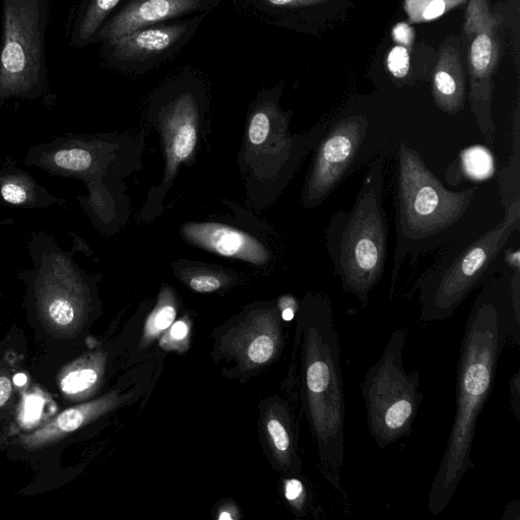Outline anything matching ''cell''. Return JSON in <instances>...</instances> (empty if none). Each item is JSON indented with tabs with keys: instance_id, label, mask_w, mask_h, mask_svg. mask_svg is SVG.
<instances>
[{
	"instance_id": "25",
	"label": "cell",
	"mask_w": 520,
	"mask_h": 520,
	"mask_svg": "<svg viewBox=\"0 0 520 520\" xmlns=\"http://www.w3.org/2000/svg\"><path fill=\"white\" fill-rule=\"evenodd\" d=\"M268 430L278 451L287 453L291 448V437L284 424L272 419L268 424Z\"/></svg>"
},
{
	"instance_id": "36",
	"label": "cell",
	"mask_w": 520,
	"mask_h": 520,
	"mask_svg": "<svg viewBox=\"0 0 520 520\" xmlns=\"http://www.w3.org/2000/svg\"><path fill=\"white\" fill-rule=\"evenodd\" d=\"M219 519L220 520H223V519L224 520H226V519L230 520V519H232V516L229 513H227V512H222L221 515L219 516Z\"/></svg>"
},
{
	"instance_id": "16",
	"label": "cell",
	"mask_w": 520,
	"mask_h": 520,
	"mask_svg": "<svg viewBox=\"0 0 520 520\" xmlns=\"http://www.w3.org/2000/svg\"><path fill=\"white\" fill-rule=\"evenodd\" d=\"M501 198L504 208L520 202V129L516 117L512 130L511 157L505 168L497 172Z\"/></svg>"
},
{
	"instance_id": "6",
	"label": "cell",
	"mask_w": 520,
	"mask_h": 520,
	"mask_svg": "<svg viewBox=\"0 0 520 520\" xmlns=\"http://www.w3.org/2000/svg\"><path fill=\"white\" fill-rule=\"evenodd\" d=\"M407 337L406 330L390 337L362 383L369 432L380 448L410 434L423 401L419 372L407 373L404 367Z\"/></svg>"
},
{
	"instance_id": "11",
	"label": "cell",
	"mask_w": 520,
	"mask_h": 520,
	"mask_svg": "<svg viewBox=\"0 0 520 520\" xmlns=\"http://www.w3.org/2000/svg\"><path fill=\"white\" fill-rule=\"evenodd\" d=\"M223 0H122L100 29L105 42L162 22L210 13Z\"/></svg>"
},
{
	"instance_id": "7",
	"label": "cell",
	"mask_w": 520,
	"mask_h": 520,
	"mask_svg": "<svg viewBox=\"0 0 520 520\" xmlns=\"http://www.w3.org/2000/svg\"><path fill=\"white\" fill-rule=\"evenodd\" d=\"M41 0H5L0 101L31 92L41 80Z\"/></svg>"
},
{
	"instance_id": "19",
	"label": "cell",
	"mask_w": 520,
	"mask_h": 520,
	"mask_svg": "<svg viewBox=\"0 0 520 520\" xmlns=\"http://www.w3.org/2000/svg\"><path fill=\"white\" fill-rule=\"evenodd\" d=\"M98 380V372L93 368H77L65 375L61 380L62 392L77 395L91 388Z\"/></svg>"
},
{
	"instance_id": "15",
	"label": "cell",
	"mask_w": 520,
	"mask_h": 520,
	"mask_svg": "<svg viewBox=\"0 0 520 520\" xmlns=\"http://www.w3.org/2000/svg\"><path fill=\"white\" fill-rule=\"evenodd\" d=\"M494 172V159L489 150L475 146L464 150L451 163L446 171V179L453 185L463 181L479 182L488 179Z\"/></svg>"
},
{
	"instance_id": "22",
	"label": "cell",
	"mask_w": 520,
	"mask_h": 520,
	"mask_svg": "<svg viewBox=\"0 0 520 520\" xmlns=\"http://www.w3.org/2000/svg\"><path fill=\"white\" fill-rule=\"evenodd\" d=\"M274 351V340L269 336H259L250 344L248 357L255 364H264L272 358Z\"/></svg>"
},
{
	"instance_id": "4",
	"label": "cell",
	"mask_w": 520,
	"mask_h": 520,
	"mask_svg": "<svg viewBox=\"0 0 520 520\" xmlns=\"http://www.w3.org/2000/svg\"><path fill=\"white\" fill-rule=\"evenodd\" d=\"M387 153L371 163L354 206L333 215L325 234L334 273L342 289L366 307L386 266L388 223L384 207Z\"/></svg>"
},
{
	"instance_id": "9",
	"label": "cell",
	"mask_w": 520,
	"mask_h": 520,
	"mask_svg": "<svg viewBox=\"0 0 520 520\" xmlns=\"http://www.w3.org/2000/svg\"><path fill=\"white\" fill-rule=\"evenodd\" d=\"M208 15L162 22L105 41L106 54L119 70L136 74L154 70L183 49Z\"/></svg>"
},
{
	"instance_id": "26",
	"label": "cell",
	"mask_w": 520,
	"mask_h": 520,
	"mask_svg": "<svg viewBox=\"0 0 520 520\" xmlns=\"http://www.w3.org/2000/svg\"><path fill=\"white\" fill-rule=\"evenodd\" d=\"M189 287L195 292L211 293L222 287V281L211 274L197 275L189 280Z\"/></svg>"
},
{
	"instance_id": "30",
	"label": "cell",
	"mask_w": 520,
	"mask_h": 520,
	"mask_svg": "<svg viewBox=\"0 0 520 520\" xmlns=\"http://www.w3.org/2000/svg\"><path fill=\"white\" fill-rule=\"evenodd\" d=\"M504 260L512 272L520 271V251L519 248H505Z\"/></svg>"
},
{
	"instance_id": "10",
	"label": "cell",
	"mask_w": 520,
	"mask_h": 520,
	"mask_svg": "<svg viewBox=\"0 0 520 520\" xmlns=\"http://www.w3.org/2000/svg\"><path fill=\"white\" fill-rule=\"evenodd\" d=\"M203 97L200 81L191 78L172 81L162 91L160 116L168 175H172L197 147Z\"/></svg>"
},
{
	"instance_id": "35",
	"label": "cell",
	"mask_w": 520,
	"mask_h": 520,
	"mask_svg": "<svg viewBox=\"0 0 520 520\" xmlns=\"http://www.w3.org/2000/svg\"><path fill=\"white\" fill-rule=\"evenodd\" d=\"M15 381H16V384L17 385H24L26 383V376L24 374H18L16 377H15Z\"/></svg>"
},
{
	"instance_id": "21",
	"label": "cell",
	"mask_w": 520,
	"mask_h": 520,
	"mask_svg": "<svg viewBox=\"0 0 520 520\" xmlns=\"http://www.w3.org/2000/svg\"><path fill=\"white\" fill-rule=\"evenodd\" d=\"M32 187V183L26 182L25 179L15 178L0 187V194L5 202L14 206H22L30 201Z\"/></svg>"
},
{
	"instance_id": "13",
	"label": "cell",
	"mask_w": 520,
	"mask_h": 520,
	"mask_svg": "<svg viewBox=\"0 0 520 520\" xmlns=\"http://www.w3.org/2000/svg\"><path fill=\"white\" fill-rule=\"evenodd\" d=\"M184 238L200 248L225 257L263 265L269 252L257 239L243 231L215 223H188L182 228Z\"/></svg>"
},
{
	"instance_id": "34",
	"label": "cell",
	"mask_w": 520,
	"mask_h": 520,
	"mask_svg": "<svg viewBox=\"0 0 520 520\" xmlns=\"http://www.w3.org/2000/svg\"><path fill=\"white\" fill-rule=\"evenodd\" d=\"M295 316V308L288 306L283 310L282 317L285 321H291Z\"/></svg>"
},
{
	"instance_id": "8",
	"label": "cell",
	"mask_w": 520,
	"mask_h": 520,
	"mask_svg": "<svg viewBox=\"0 0 520 520\" xmlns=\"http://www.w3.org/2000/svg\"><path fill=\"white\" fill-rule=\"evenodd\" d=\"M371 136L370 124L361 115L336 121L322 130L303 190V205L308 209L327 201L354 171L366 152Z\"/></svg>"
},
{
	"instance_id": "27",
	"label": "cell",
	"mask_w": 520,
	"mask_h": 520,
	"mask_svg": "<svg viewBox=\"0 0 520 520\" xmlns=\"http://www.w3.org/2000/svg\"><path fill=\"white\" fill-rule=\"evenodd\" d=\"M510 403L515 419L520 421V375L516 372L510 379Z\"/></svg>"
},
{
	"instance_id": "20",
	"label": "cell",
	"mask_w": 520,
	"mask_h": 520,
	"mask_svg": "<svg viewBox=\"0 0 520 520\" xmlns=\"http://www.w3.org/2000/svg\"><path fill=\"white\" fill-rule=\"evenodd\" d=\"M493 57V43L486 34L479 35L471 47V60L475 72L483 76L488 71Z\"/></svg>"
},
{
	"instance_id": "2",
	"label": "cell",
	"mask_w": 520,
	"mask_h": 520,
	"mask_svg": "<svg viewBox=\"0 0 520 520\" xmlns=\"http://www.w3.org/2000/svg\"><path fill=\"white\" fill-rule=\"evenodd\" d=\"M305 321L304 384L320 469L334 488L344 492L346 407L342 348L332 300L327 296L306 300Z\"/></svg>"
},
{
	"instance_id": "5",
	"label": "cell",
	"mask_w": 520,
	"mask_h": 520,
	"mask_svg": "<svg viewBox=\"0 0 520 520\" xmlns=\"http://www.w3.org/2000/svg\"><path fill=\"white\" fill-rule=\"evenodd\" d=\"M505 209V216L493 229L460 249H454L427 269L416 284L420 318L424 322L443 321L488 276L510 237L520 228V202Z\"/></svg>"
},
{
	"instance_id": "12",
	"label": "cell",
	"mask_w": 520,
	"mask_h": 520,
	"mask_svg": "<svg viewBox=\"0 0 520 520\" xmlns=\"http://www.w3.org/2000/svg\"><path fill=\"white\" fill-rule=\"evenodd\" d=\"M73 268L64 258H55L39 286L41 310L49 323L70 329L81 313V298Z\"/></svg>"
},
{
	"instance_id": "28",
	"label": "cell",
	"mask_w": 520,
	"mask_h": 520,
	"mask_svg": "<svg viewBox=\"0 0 520 520\" xmlns=\"http://www.w3.org/2000/svg\"><path fill=\"white\" fill-rule=\"evenodd\" d=\"M286 498L290 502H299L306 495L303 483L298 479L287 481L285 488Z\"/></svg>"
},
{
	"instance_id": "31",
	"label": "cell",
	"mask_w": 520,
	"mask_h": 520,
	"mask_svg": "<svg viewBox=\"0 0 520 520\" xmlns=\"http://www.w3.org/2000/svg\"><path fill=\"white\" fill-rule=\"evenodd\" d=\"M394 37L398 42L410 45L413 41L414 33L407 24H399L394 29Z\"/></svg>"
},
{
	"instance_id": "1",
	"label": "cell",
	"mask_w": 520,
	"mask_h": 520,
	"mask_svg": "<svg viewBox=\"0 0 520 520\" xmlns=\"http://www.w3.org/2000/svg\"><path fill=\"white\" fill-rule=\"evenodd\" d=\"M519 327L509 280L487 283L470 312L461 344L454 420L429 492L432 515L443 512L474 468L472 448L478 419L492 392L501 353L510 341L519 345Z\"/></svg>"
},
{
	"instance_id": "29",
	"label": "cell",
	"mask_w": 520,
	"mask_h": 520,
	"mask_svg": "<svg viewBox=\"0 0 520 520\" xmlns=\"http://www.w3.org/2000/svg\"><path fill=\"white\" fill-rule=\"evenodd\" d=\"M446 10L445 0H431L423 12L422 18L426 21L441 17Z\"/></svg>"
},
{
	"instance_id": "24",
	"label": "cell",
	"mask_w": 520,
	"mask_h": 520,
	"mask_svg": "<svg viewBox=\"0 0 520 520\" xmlns=\"http://www.w3.org/2000/svg\"><path fill=\"white\" fill-rule=\"evenodd\" d=\"M175 317L176 310L173 305H162L151 316L148 323V330H150L152 334L163 332L171 327Z\"/></svg>"
},
{
	"instance_id": "32",
	"label": "cell",
	"mask_w": 520,
	"mask_h": 520,
	"mask_svg": "<svg viewBox=\"0 0 520 520\" xmlns=\"http://www.w3.org/2000/svg\"><path fill=\"white\" fill-rule=\"evenodd\" d=\"M12 382L8 376H0V408L4 407L12 395Z\"/></svg>"
},
{
	"instance_id": "14",
	"label": "cell",
	"mask_w": 520,
	"mask_h": 520,
	"mask_svg": "<svg viewBox=\"0 0 520 520\" xmlns=\"http://www.w3.org/2000/svg\"><path fill=\"white\" fill-rule=\"evenodd\" d=\"M107 406L105 401L94 402L65 410L53 421L24 439L27 448H41L64 435L77 431L85 423L99 415Z\"/></svg>"
},
{
	"instance_id": "18",
	"label": "cell",
	"mask_w": 520,
	"mask_h": 520,
	"mask_svg": "<svg viewBox=\"0 0 520 520\" xmlns=\"http://www.w3.org/2000/svg\"><path fill=\"white\" fill-rule=\"evenodd\" d=\"M53 163L59 169L78 173L88 169L93 158L91 153L83 149H64L54 154Z\"/></svg>"
},
{
	"instance_id": "3",
	"label": "cell",
	"mask_w": 520,
	"mask_h": 520,
	"mask_svg": "<svg viewBox=\"0 0 520 520\" xmlns=\"http://www.w3.org/2000/svg\"><path fill=\"white\" fill-rule=\"evenodd\" d=\"M478 190V185L462 191L447 189L418 151L405 143L400 144L396 167L392 293L406 258H417L446 243L468 215Z\"/></svg>"
},
{
	"instance_id": "17",
	"label": "cell",
	"mask_w": 520,
	"mask_h": 520,
	"mask_svg": "<svg viewBox=\"0 0 520 520\" xmlns=\"http://www.w3.org/2000/svg\"><path fill=\"white\" fill-rule=\"evenodd\" d=\"M122 0H90L78 30V40L87 43L98 35Z\"/></svg>"
},
{
	"instance_id": "23",
	"label": "cell",
	"mask_w": 520,
	"mask_h": 520,
	"mask_svg": "<svg viewBox=\"0 0 520 520\" xmlns=\"http://www.w3.org/2000/svg\"><path fill=\"white\" fill-rule=\"evenodd\" d=\"M388 69L396 78L407 77L410 71V55L403 46L395 47L388 55Z\"/></svg>"
},
{
	"instance_id": "33",
	"label": "cell",
	"mask_w": 520,
	"mask_h": 520,
	"mask_svg": "<svg viewBox=\"0 0 520 520\" xmlns=\"http://www.w3.org/2000/svg\"><path fill=\"white\" fill-rule=\"evenodd\" d=\"M171 337L174 340H183L188 334V327L185 322L177 321L172 325Z\"/></svg>"
}]
</instances>
